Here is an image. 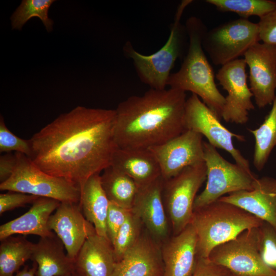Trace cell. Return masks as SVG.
Listing matches in <instances>:
<instances>
[{"mask_svg":"<svg viewBox=\"0 0 276 276\" xmlns=\"http://www.w3.org/2000/svg\"><path fill=\"white\" fill-rule=\"evenodd\" d=\"M116 263L111 242L95 231L74 259V272L80 276H111Z\"/></svg>","mask_w":276,"mask_h":276,"instance_id":"ffe728a7","label":"cell"},{"mask_svg":"<svg viewBox=\"0 0 276 276\" xmlns=\"http://www.w3.org/2000/svg\"><path fill=\"white\" fill-rule=\"evenodd\" d=\"M60 202L52 198L38 197L26 213L0 226V240L16 234L34 235L40 238L54 236L48 221Z\"/></svg>","mask_w":276,"mask_h":276,"instance_id":"44dd1931","label":"cell"},{"mask_svg":"<svg viewBox=\"0 0 276 276\" xmlns=\"http://www.w3.org/2000/svg\"><path fill=\"white\" fill-rule=\"evenodd\" d=\"M257 24L260 41L276 45V8L260 18Z\"/></svg>","mask_w":276,"mask_h":276,"instance_id":"e575fe53","label":"cell"},{"mask_svg":"<svg viewBox=\"0 0 276 276\" xmlns=\"http://www.w3.org/2000/svg\"><path fill=\"white\" fill-rule=\"evenodd\" d=\"M63 244L56 234L40 238L35 244L31 260L37 265L36 276H65L74 272V260L65 252Z\"/></svg>","mask_w":276,"mask_h":276,"instance_id":"603a6c76","label":"cell"},{"mask_svg":"<svg viewBox=\"0 0 276 276\" xmlns=\"http://www.w3.org/2000/svg\"><path fill=\"white\" fill-rule=\"evenodd\" d=\"M115 117V109L80 106L61 114L29 140V157L44 172L81 191L89 177L111 165L118 147Z\"/></svg>","mask_w":276,"mask_h":276,"instance_id":"6da1fadb","label":"cell"},{"mask_svg":"<svg viewBox=\"0 0 276 276\" xmlns=\"http://www.w3.org/2000/svg\"><path fill=\"white\" fill-rule=\"evenodd\" d=\"M54 0H22L10 17L12 29L21 31L25 24L31 18L37 17L42 21L46 30H53V20L48 12Z\"/></svg>","mask_w":276,"mask_h":276,"instance_id":"83f0119b","label":"cell"},{"mask_svg":"<svg viewBox=\"0 0 276 276\" xmlns=\"http://www.w3.org/2000/svg\"><path fill=\"white\" fill-rule=\"evenodd\" d=\"M48 225L63 244L67 256L73 260L87 238L96 231L84 216L80 203L61 202L50 216Z\"/></svg>","mask_w":276,"mask_h":276,"instance_id":"9a60e30c","label":"cell"},{"mask_svg":"<svg viewBox=\"0 0 276 276\" xmlns=\"http://www.w3.org/2000/svg\"><path fill=\"white\" fill-rule=\"evenodd\" d=\"M203 158L206 167V182L204 190L196 197L194 210L226 194L252 189L258 177L237 164L227 161L216 148L204 141Z\"/></svg>","mask_w":276,"mask_h":276,"instance_id":"52a82bcc","label":"cell"},{"mask_svg":"<svg viewBox=\"0 0 276 276\" xmlns=\"http://www.w3.org/2000/svg\"><path fill=\"white\" fill-rule=\"evenodd\" d=\"M100 179L110 202L131 210L140 188L131 178L110 165L103 171Z\"/></svg>","mask_w":276,"mask_h":276,"instance_id":"d4e9b609","label":"cell"},{"mask_svg":"<svg viewBox=\"0 0 276 276\" xmlns=\"http://www.w3.org/2000/svg\"><path fill=\"white\" fill-rule=\"evenodd\" d=\"M131 210L110 202L106 219L107 237L113 243L120 227L125 222Z\"/></svg>","mask_w":276,"mask_h":276,"instance_id":"d6a6232c","label":"cell"},{"mask_svg":"<svg viewBox=\"0 0 276 276\" xmlns=\"http://www.w3.org/2000/svg\"><path fill=\"white\" fill-rule=\"evenodd\" d=\"M209 259L238 276H276L262 260L258 227L244 231L236 238L215 247Z\"/></svg>","mask_w":276,"mask_h":276,"instance_id":"9c48e42d","label":"cell"},{"mask_svg":"<svg viewBox=\"0 0 276 276\" xmlns=\"http://www.w3.org/2000/svg\"><path fill=\"white\" fill-rule=\"evenodd\" d=\"M206 179L204 162L188 167L174 177L164 180L163 199L173 235L191 223L197 193Z\"/></svg>","mask_w":276,"mask_h":276,"instance_id":"ba28073f","label":"cell"},{"mask_svg":"<svg viewBox=\"0 0 276 276\" xmlns=\"http://www.w3.org/2000/svg\"><path fill=\"white\" fill-rule=\"evenodd\" d=\"M192 1H183L177 10L170 33L165 44L153 54L145 55L135 50L130 43H126L124 51L130 57L137 75L142 82L151 88L164 89L167 86L168 79L175 61L182 55L186 37L185 26H182L180 18L186 7Z\"/></svg>","mask_w":276,"mask_h":276,"instance_id":"5b68a950","label":"cell"},{"mask_svg":"<svg viewBox=\"0 0 276 276\" xmlns=\"http://www.w3.org/2000/svg\"><path fill=\"white\" fill-rule=\"evenodd\" d=\"M263 221L233 204L217 200L194 210L191 223L197 236L198 257L208 258L216 246Z\"/></svg>","mask_w":276,"mask_h":276,"instance_id":"277c9868","label":"cell"},{"mask_svg":"<svg viewBox=\"0 0 276 276\" xmlns=\"http://www.w3.org/2000/svg\"><path fill=\"white\" fill-rule=\"evenodd\" d=\"M185 27L189 39L188 52L179 70L170 75L167 86L197 95L220 119L225 99L216 86L213 70L202 47L208 29L195 16L187 19Z\"/></svg>","mask_w":276,"mask_h":276,"instance_id":"3957f363","label":"cell"},{"mask_svg":"<svg viewBox=\"0 0 276 276\" xmlns=\"http://www.w3.org/2000/svg\"><path fill=\"white\" fill-rule=\"evenodd\" d=\"M21 153L30 157L31 147L29 140H25L17 136L6 126L3 117L0 118V152Z\"/></svg>","mask_w":276,"mask_h":276,"instance_id":"1f68e13d","label":"cell"},{"mask_svg":"<svg viewBox=\"0 0 276 276\" xmlns=\"http://www.w3.org/2000/svg\"><path fill=\"white\" fill-rule=\"evenodd\" d=\"M111 166L131 178L139 187L161 176L158 163L148 148L118 147Z\"/></svg>","mask_w":276,"mask_h":276,"instance_id":"7402d4cb","label":"cell"},{"mask_svg":"<svg viewBox=\"0 0 276 276\" xmlns=\"http://www.w3.org/2000/svg\"><path fill=\"white\" fill-rule=\"evenodd\" d=\"M163 183L160 176L140 187L131 210L160 245L169 238V220L162 196Z\"/></svg>","mask_w":276,"mask_h":276,"instance_id":"2e32d148","label":"cell"},{"mask_svg":"<svg viewBox=\"0 0 276 276\" xmlns=\"http://www.w3.org/2000/svg\"><path fill=\"white\" fill-rule=\"evenodd\" d=\"M272 106L262 123L257 128L248 129L255 141L252 163L261 171L265 167L270 154L276 147V95Z\"/></svg>","mask_w":276,"mask_h":276,"instance_id":"484cf974","label":"cell"},{"mask_svg":"<svg viewBox=\"0 0 276 276\" xmlns=\"http://www.w3.org/2000/svg\"><path fill=\"white\" fill-rule=\"evenodd\" d=\"M17 162L15 152L6 153L0 157L1 183L8 179L12 174Z\"/></svg>","mask_w":276,"mask_h":276,"instance_id":"8d00e7d4","label":"cell"},{"mask_svg":"<svg viewBox=\"0 0 276 276\" xmlns=\"http://www.w3.org/2000/svg\"><path fill=\"white\" fill-rule=\"evenodd\" d=\"M228 276H238V275H237L235 274H233L231 272H229V274L228 275Z\"/></svg>","mask_w":276,"mask_h":276,"instance_id":"f35d334b","label":"cell"},{"mask_svg":"<svg viewBox=\"0 0 276 276\" xmlns=\"http://www.w3.org/2000/svg\"><path fill=\"white\" fill-rule=\"evenodd\" d=\"M244 59H237L221 66L216 79L227 91L222 118L227 123L245 124L249 112L255 109L251 98L253 95L247 82Z\"/></svg>","mask_w":276,"mask_h":276,"instance_id":"7c38bea8","label":"cell"},{"mask_svg":"<svg viewBox=\"0 0 276 276\" xmlns=\"http://www.w3.org/2000/svg\"><path fill=\"white\" fill-rule=\"evenodd\" d=\"M205 2L221 12H234L244 19L251 16L260 18L276 8V1L271 0H206Z\"/></svg>","mask_w":276,"mask_h":276,"instance_id":"f1b7e54d","label":"cell"},{"mask_svg":"<svg viewBox=\"0 0 276 276\" xmlns=\"http://www.w3.org/2000/svg\"><path fill=\"white\" fill-rule=\"evenodd\" d=\"M15 153L16 167L11 176L0 183L1 191L20 192L60 202L79 203L81 191L78 187L44 172L25 154Z\"/></svg>","mask_w":276,"mask_h":276,"instance_id":"8992f818","label":"cell"},{"mask_svg":"<svg viewBox=\"0 0 276 276\" xmlns=\"http://www.w3.org/2000/svg\"><path fill=\"white\" fill-rule=\"evenodd\" d=\"M203 136L186 130L168 141L149 148L160 167L161 176L168 180L185 168L204 162Z\"/></svg>","mask_w":276,"mask_h":276,"instance_id":"4fadbf2b","label":"cell"},{"mask_svg":"<svg viewBox=\"0 0 276 276\" xmlns=\"http://www.w3.org/2000/svg\"><path fill=\"white\" fill-rule=\"evenodd\" d=\"M0 276H13L28 260L35 244L25 237L10 236L1 241Z\"/></svg>","mask_w":276,"mask_h":276,"instance_id":"4316f807","label":"cell"},{"mask_svg":"<svg viewBox=\"0 0 276 276\" xmlns=\"http://www.w3.org/2000/svg\"><path fill=\"white\" fill-rule=\"evenodd\" d=\"M218 200L238 206L276 228V179L274 178L257 177L252 189L235 192Z\"/></svg>","mask_w":276,"mask_h":276,"instance_id":"ac0fdd59","label":"cell"},{"mask_svg":"<svg viewBox=\"0 0 276 276\" xmlns=\"http://www.w3.org/2000/svg\"><path fill=\"white\" fill-rule=\"evenodd\" d=\"M244 56L256 104L260 108L271 105L276 95V45L258 42Z\"/></svg>","mask_w":276,"mask_h":276,"instance_id":"5bb4252c","label":"cell"},{"mask_svg":"<svg viewBox=\"0 0 276 276\" xmlns=\"http://www.w3.org/2000/svg\"><path fill=\"white\" fill-rule=\"evenodd\" d=\"M184 123L186 130L205 136L211 145L225 150L236 164L251 172L249 162L233 144L234 138L244 142V136L231 132L223 126L220 119L195 94H192L186 100Z\"/></svg>","mask_w":276,"mask_h":276,"instance_id":"8fae6325","label":"cell"},{"mask_svg":"<svg viewBox=\"0 0 276 276\" xmlns=\"http://www.w3.org/2000/svg\"><path fill=\"white\" fill-rule=\"evenodd\" d=\"M259 41L258 24L240 18L208 30L202 47L215 65L222 66L244 55Z\"/></svg>","mask_w":276,"mask_h":276,"instance_id":"30bf717a","label":"cell"},{"mask_svg":"<svg viewBox=\"0 0 276 276\" xmlns=\"http://www.w3.org/2000/svg\"><path fill=\"white\" fill-rule=\"evenodd\" d=\"M38 196L17 192L9 191L0 194V215L17 208L33 203Z\"/></svg>","mask_w":276,"mask_h":276,"instance_id":"836d02e7","label":"cell"},{"mask_svg":"<svg viewBox=\"0 0 276 276\" xmlns=\"http://www.w3.org/2000/svg\"><path fill=\"white\" fill-rule=\"evenodd\" d=\"M37 269V265L33 262L31 267L28 265L25 266L22 270L17 271L13 276H35Z\"/></svg>","mask_w":276,"mask_h":276,"instance_id":"74e56055","label":"cell"},{"mask_svg":"<svg viewBox=\"0 0 276 276\" xmlns=\"http://www.w3.org/2000/svg\"><path fill=\"white\" fill-rule=\"evenodd\" d=\"M229 272L224 267L211 262L208 258L198 257L192 276H228Z\"/></svg>","mask_w":276,"mask_h":276,"instance_id":"d590c367","label":"cell"},{"mask_svg":"<svg viewBox=\"0 0 276 276\" xmlns=\"http://www.w3.org/2000/svg\"><path fill=\"white\" fill-rule=\"evenodd\" d=\"M164 269L160 245L148 232H143L134 245L116 263L111 276H163Z\"/></svg>","mask_w":276,"mask_h":276,"instance_id":"e0dca14e","label":"cell"},{"mask_svg":"<svg viewBox=\"0 0 276 276\" xmlns=\"http://www.w3.org/2000/svg\"><path fill=\"white\" fill-rule=\"evenodd\" d=\"M160 246L164 266L163 276H192L198 254L197 234L191 223Z\"/></svg>","mask_w":276,"mask_h":276,"instance_id":"d6986e66","label":"cell"},{"mask_svg":"<svg viewBox=\"0 0 276 276\" xmlns=\"http://www.w3.org/2000/svg\"><path fill=\"white\" fill-rule=\"evenodd\" d=\"M143 226L140 218L131 211L119 230L112 245L117 262L137 242L143 232Z\"/></svg>","mask_w":276,"mask_h":276,"instance_id":"f546056e","label":"cell"},{"mask_svg":"<svg viewBox=\"0 0 276 276\" xmlns=\"http://www.w3.org/2000/svg\"><path fill=\"white\" fill-rule=\"evenodd\" d=\"M73 276H80V275H79V274L74 272V273H73Z\"/></svg>","mask_w":276,"mask_h":276,"instance_id":"ab89813d","label":"cell"},{"mask_svg":"<svg viewBox=\"0 0 276 276\" xmlns=\"http://www.w3.org/2000/svg\"><path fill=\"white\" fill-rule=\"evenodd\" d=\"M186 92L172 88L128 97L115 109L117 146L149 148L179 135L186 130Z\"/></svg>","mask_w":276,"mask_h":276,"instance_id":"7a4b0ae2","label":"cell"},{"mask_svg":"<svg viewBox=\"0 0 276 276\" xmlns=\"http://www.w3.org/2000/svg\"><path fill=\"white\" fill-rule=\"evenodd\" d=\"M79 203L84 216L93 225L96 233L108 239L106 219L110 202L102 188L100 174L91 176L85 181L81 189Z\"/></svg>","mask_w":276,"mask_h":276,"instance_id":"cb8c5ba5","label":"cell"},{"mask_svg":"<svg viewBox=\"0 0 276 276\" xmlns=\"http://www.w3.org/2000/svg\"><path fill=\"white\" fill-rule=\"evenodd\" d=\"M65 276H73V274H67Z\"/></svg>","mask_w":276,"mask_h":276,"instance_id":"60d3db41","label":"cell"},{"mask_svg":"<svg viewBox=\"0 0 276 276\" xmlns=\"http://www.w3.org/2000/svg\"><path fill=\"white\" fill-rule=\"evenodd\" d=\"M258 229L261 258L269 267L276 271V228L263 221Z\"/></svg>","mask_w":276,"mask_h":276,"instance_id":"4dcf8cb0","label":"cell"}]
</instances>
